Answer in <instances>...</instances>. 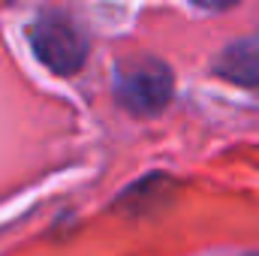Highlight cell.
I'll return each mask as SVG.
<instances>
[{
    "instance_id": "cell-1",
    "label": "cell",
    "mask_w": 259,
    "mask_h": 256,
    "mask_svg": "<svg viewBox=\"0 0 259 256\" xmlns=\"http://www.w3.org/2000/svg\"><path fill=\"white\" fill-rule=\"evenodd\" d=\"M30 46L39 64L58 75H69L88 61V36L66 12H42L30 24Z\"/></svg>"
},
{
    "instance_id": "cell-2",
    "label": "cell",
    "mask_w": 259,
    "mask_h": 256,
    "mask_svg": "<svg viewBox=\"0 0 259 256\" xmlns=\"http://www.w3.org/2000/svg\"><path fill=\"white\" fill-rule=\"evenodd\" d=\"M115 97L133 115H154L172 100V72L157 58H130L118 64Z\"/></svg>"
},
{
    "instance_id": "cell-3",
    "label": "cell",
    "mask_w": 259,
    "mask_h": 256,
    "mask_svg": "<svg viewBox=\"0 0 259 256\" xmlns=\"http://www.w3.org/2000/svg\"><path fill=\"white\" fill-rule=\"evenodd\" d=\"M214 72L232 84L259 88V36H247L226 46L214 61Z\"/></svg>"
},
{
    "instance_id": "cell-4",
    "label": "cell",
    "mask_w": 259,
    "mask_h": 256,
    "mask_svg": "<svg viewBox=\"0 0 259 256\" xmlns=\"http://www.w3.org/2000/svg\"><path fill=\"white\" fill-rule=\"evenodd\" d=\"M253 256H259V253H253Z\"/></svg>"
}]
</instances>
